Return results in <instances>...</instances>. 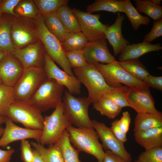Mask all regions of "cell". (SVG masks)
Here are the masks:
<instances>
[{"label":"cell","mask_w":162,"mask_h":162,"mask_svg":"<svg viewBox=\"0 0 162 162\" xmlns=\"http://www.w3.org/2000/svg\"><path fill=\"white\" fill-rule=\"evenodd\" d=\"M74 74L87 88V97L90 104H93L105 94L111 92L126 90L127 87H111L106 82L103 76L93 64L86 66L73 68Z\"/></svg>","instance_id":"obj_1"},{"label":"cell","mask_w":162,"mask_h":162,"mask_svg":"<svg viewBox=\"0 0 162 162\" xmlns=\"http://www.w3.org/2000/svg\"><path fill=\"white\" fill-rule=\"evenodd\" d=\"M38 38L42 43L45 52L69 74L74 76L66 58L61 42L47 28L40 14L35 19Z\"/></svg>","instance_id":"obj_2"},{"label":"cell","mask_w":162,"mask_h":162,"mask_svg":"<svg viewBox=\"0 0 162 162\" xmlns=\"http://www.w3.org/2000/svg\"><path fill=\"white\" fill-rule=\"evenodd\" d=\"M70 142L79 152L91 154L98 162H103L105 152L94 129L76 128L71 125L66 129Z\"/></svg>","instance_id":"obj_3"},{"label":"cell","mask_w":162,"mask_h":162,"mask_svg":"<svg viewBox=\"0 0 162 162\" xmlns=\"http://www.w3.org/2000/svg\"><path fill=\"white\" fill-rule=\"evenodd\" d=\"M62 104L64 113L72 125L78 128L94 129L88 115V109L91 104L87 97H76L65 90Z\"/></svg>","instance_id":"obj_4"},{"label":"cell","mask_w":162,"mask_h":162,"mask_svg":"<svg viewBox=\"0 0 162 162\" xmlns=\"http://www.w3.org/2000/svg\"><path fill=\"white\" fill-rule=\"evenodd\" d=\"M41 112L28 101L15 100L9 107L6 117L25 128L42 130L44 117Z\"/></svg>","instance_id":"obj_5"},{"label":"cell","mask_w":162,"mask_h":162,"mask_svg":"<svg viewBox=\"0 0 162 162\" xmlns=\"http://www.w3.org/2000/svg\"><path fill=\"white\" fill-rule=\"evenodd\" d=\"M64 86L46 78L27 101L41 112L55 108L62 102Z\"/></svg>","instance_id":"obj_6"},{"label":"cell","mask_w":162,"mask_h":162,"mask_svg":"<svg viewBox=\"0 0 162 162\" xmlns=\"http://www.w3.org/2000/svg\"><path fill=\"white\" fill-rule=\"evenodd\" d=\"M71 125L64 113L62 102L50 115L44 116L39 143L43 146L55 144L67 128Z\"/></svg>","instance_id":"obj_7"},{"label":"cell","mask_w":162,"mask_h":162,"mask_svg":"<svg viewBox=\"0 0 162 162\" xmlns=\"http://www.w3.org/2000/svg\"><path fill=\"white\" fill-rule=\"evenodd\" d=\"M46 77L44 68H24L21 76L13 87L15 100L28 101Z\"/></svg>","instance_id":"obj_8"},{"label":"cell","mask_w":162,"mask_h":162,"mask_svg":"<svg viewBox=\"0 0 162 162\" xmlns=\"http://www.w3.org/2000/svg\"><path fill=\"white\" fill-rule=\"evenodd\" d=\"M94 64L110 86L115 88L124 87L123 83L128 87H148L143 81L129 74L116 60L107 64L97 63Z\"/></svg>","instance_id":"obj_9"},{"label":"cell","mask_w":162,"mask_h":162,"mask_svg":"<svg viewBox=\"0 0 162 162\" xmlns=\"http://www.w3.org/2000/svg\"><path fill=\"white\" fill-rule=\"evenodd\" d=\"M11 37L15 50L22 48L39 40L35 19L14 16Z\"/></svg>","instance_id":"obj_10"},{"label":"cell","mask_w":162,"mask_h":162,"mask_svg":"<svg viewBox=\"0 0 162 162\" xmlns=\"http://www.w3.org/2000/svg\"><path fill=\"white\" fill-rule=\"evenodd\" d=\"M72 10L78 20L81 32L88 41L105 38V32L109 25L100 21V14H93L75 8Z\"/></svg>","instance_id":"obj_11"},{"label":"cell","mask_w":162,"mask_h":162,"mask_svg":"<svg viewBox=\"0 0 162 162\" xmlns=\"http://www.w3.org/2000/svg\"><path fill=\"white\" fill-rule=\"evenodd\" d=\"M126 100L129 107L137 113L156 112L154 101L148 87L128 88L125 92Z\"/></svg>","instance_id":"obj_12"},{"label":"cell","mask_w":162,"mask_h":162,"mask_svg":"<svg viewBox=\"0 0 162 162\" xmlns=\"http://www.w3.org/2000/svg\"><path fill=\"white\" fill-rule=\"evenodd\" d=\"M44 59V68L47 78L52 79L65 86L69 92L73 95L80 93L81 83L76 76L60 69L45 52Z\"/></svg>","instance_id":"obj_13"},{"label":"cell","mask_w":162,"mask_h":162,"mask_svg":"<svg viewBox=\"0 0 162 162\" xmlns=\"http://www.w3.org/2000/svg\"><path fill=\"white\" fill-rule=\"evenodd\" d=\"M94 129L102 142L103 148L111 151L128 162H131L130 154L125 149L123 143L113 135L104 123L92 120Z\"/></svg>","instance_id":"obj_14"},{"label":"cell","mask_w":162,"mask_h":162,"mask_svg":"<svg viewBox=\"0 0 162 162\" xmlns=\"http://www.w3.org/2000/svg\"><path fill=\"white\" fill-rule=\"evenodd\" d=\"M5 124V127L0 138V147H5L12 142L28 139H34L39 143L42 130L20 127L7 117Z\"/></svg>","instance_id":"obj_15"},{"label":"cell","mask_w":162,"mask_h":162,"mask_svg":"<svg viewBox=\"0 0 162 162\" xmlns=\"http://www.w3.org/2000/svg\"><path fill=\"white\" fill-rule=\"evenodd\" d=\"M45 52L43 45L39 40L22 48L15 50L11 54L26 68L32 67L44 68Z\"/></svg>","instance_id":"obj_16"},{"label":"cell","mask_w":162,"mask_h":162,"mask_svg":"<svg viewBox=\"0 0 162 162\" xmlns=\"http://www.w3.org/2000/svg\"><path fill=\"white\" fill-rule=\"evenodd\" d=\"M83 50L86 60L88 63L107 64L116 60L109 50L105 38L88 41Z\"/></svg>","instance_id":"obj_17"},{"label":"cell","mask_w":162,"mask_h":162,"mask_svg":"<svg viewBox=\"0 0 162 162\" xmlns=\"http://www.w3.org/2000/svg\"><path fill=\"white\" fill-rule=\"evenodd\" d=\"M24 68L20 61L11 53L0 62V79L2 84L13 87L21 76Z\"/></svg>","instance_id":"obj_18"},{"label":"cell","mask_w":162,"mask_h":162,"mask_svg":"<svg viewBox=\"0 0 162 162\" xmlns=\"http://www.w3.org/2000/svg\"><path fill=\"white\" fill-rule=\"evenodd\" d=\"M124 19L123 15L118 13L114 22L109 25L105 32V38L112 46L115 56L120 53L129 44V42L124 38L122 32V25Z\"/></svg>","instance_id":"obj_19"},{"label":"cell","mask_w":162,"mask_h":162,"mask_svg":"<svg viewBox=\"0 0 162 162\" xmlns=\"http://www.w3.org/2000/svg\"><path fill=\"white\" fill-rule=\"evenodd\" d=\"M162 49L160 43L152 44L142 42L136 44L128 45L120 53L119 62L138 59L142 55L148 52L158 51Z\"/></svg>","instance_id":"obj_20"},{"label":"cell","mask_w":162,"mask_h":162,"mask_svg":"<svg viewBox=\"0 0 162 162\" xmlns=\"http://www.w3.org/2000/svg\"><path fill=\"white\" fill-rule=\"evenodd\" d=\"M136 141L145 150L162 147V127L134 132Z\"/></svg>","instance_id":"obj_21"},{"label":"cell","mask_w":162,"mask_h":162,"mask_svg":"<svg viewBox=\"0 0 162 162\" xmlns=\"http://www.w3.org/2000/svg\"><path fill=\"white\" fill-rule=\"evenodd\" d=\"M14 16L3 13L0 20V50L8 54L12 53L15 50L11 37Z\"/></svg>","instance_id":"obj_22"},{"label":"cell","mask_w":162,"mask_h":162,"mask_svg":"<svg viewBox=\"0 0 162 162\" xmlns=\"http://www.w3.org/2000/svg\"><path fill=\"white\" fill-rule=\"evenodd\" d=\"M162 127V113L156 112L137 113L134 119V132Z\"/></svg>","instance_id":"obj_23"},{"label":"cell","mask_w":162,"mask_h":162,"mask_svg":"<svg viewBox=\"0 0 162 162\" xmlns=\"http://www.w3.org/2000/svg\"><path fill=\"white\" fill-rule=\"evenodd\" d=\"M30 144L39 152L44 162H64L61 149L56 143L48 148L37 142L32 141Z\"/></svg>","instance_id":"obj_24"},{"label":"cell","mask_w":162,"mask_h":162,"mask_svg":"<svg viewBox=\"0 0 162 162\" xmlns=\"http://www.w3.org/2000/svg\"><path fill=\"white\" fill-rule=\"evenodd\" d=\"M47 28L62 42L70 33L67 30L55 12L42 16Z\"/></svg>","instance_id":"obj_25"},{"label":"cell","mask_w":162,"mask_h":162,"mask_svg":"<svg viewBox=\"0 0 162 162\" xmlns=\"http://www.w3.org/2000/svg\"><path fill=\"white\" fill-rule=\"evenodd\" d=\"M69 33L81 32V29L78 20L73 14L72 9L68 5L64 6L59 8L55 12Z\"/></svg>","instance_id":"obj_26"},{"label":"cell","mask_w":162,"mask_h":162,"mask_svg":"<svg viewBox=\"0 0 162 162\" xmlns=\"http://www.w3.org/2000/svg\"><path fill=\"white\" fill-rule=\"evenodd\" d=\"M93 104V108L101 115L114 119L120 113L122 108L108 97L104 95Z\"/></svg>","instance_id":"obj_27"},{"label":"cell","mask_w":162,"mask_h":162,"mask_svg":"<svg viewBox=\"0 0 162 162\" xmlns=\"http://www.w3.org/2000/svg\"><path fill=\"white\" fill-rule=\"evenodd\" d=\"M56 143L61 149L64 162H82L79 158V152L70 142L67 130Z\"/></svg>","instance_id":"obj_28"},{"label":"cell","mask_w":162,"mask_h":162,"mask_svg":"<svg viewBox=\"0 0 162 162\" xmlns=\"http://www.w3.org/2000/svg\"><path fill=\"white\" fill-rule=\"evenodd\" d=\"M124 0H96L87 7V12L105 11L113 13L123 12Z\"/></svg>","instance_id":"obj_29"},{"label":"cell","mask_w":162,"mask_h":162,"mask_svg":"<svg viewBox=\"0 0 162 162\" xmlns=\"http://www.w3.org/2000/svg\"><path fill=\"white\" fill-rule=\"evenodd\" d=\"M124 13L129 19L133 28L137 31L141 25L147 26L150 23V18L141 15L131 3L130 0H124L123 5Z\"/></svg>","instance_id":"obj_30"},{"label":"cell","mask_w":162,"mask_h":162,"mask_svg":"<svg viewBox=\"0 0 162 162\" xmlns=\"http://www.w3.org/2000/svg\"><path fill=\"white\" fill-rule=\"evenodd\" d=\"M127 72L135 78L143 81L149 73L145 65L138 59L118 62Z\"/></svg>","instance_id":"obj_31"},{"label":"cell","mask_w":162,"mask_h":162,"mask_svg":"<svg viewBox=\"0 0 162 162\" xmlns=\"http://www.w3.org/2000/svg\"><path fill=\"white\" fill-rule=\"evenodd\" d=\"M88 42L86 36L81 32L70 33L62 42L65 51L82 50Z\"/></svg>","instance_id":"obj_32"},{"label":"cell","mask_w":162,"mask_h":162,"mask_svg":"<svg viewBox=\"0 0 162 162\" xmlns=\"http://www.w3.org/2000/svg\"><path fill=\"white\" fill-rule=\"evenodd\" d=\"M136 8L140 12L143 13L154 21L162 19V7L155 4L151 0H135Z\"/></svg>","instance_id":"obj_33"},{"label":"cell","mask_w":162,"mask_h":162,"mask_svg":"<svg viewBox=\"0 0 162 162\" xmlns=\"http://www.w3.org/2000/svg\"><path fill=\"white\" fill-rule=\"evenodd\" d=\"M17 16L35 19L40 14L33 0H20L14 9Z\"/></svg>","instance_id":"obj_34"},{"label":"cell","mask_w":162,"mask_h":162,"mask_svg":"<svg viewBox=\"0 0 162 162\" xmlns=\"http://www.w3.org/2000/svg\"><path fill=\"white\" fill-rule=\"evenodd\" d=\"M40 14L42 16L55 13L59 8L67 5L68 0H33Z\"/></svg>","instance_id":"obj_35"},{"label":"cell","mask_w":162,"mask_h":162,"mask_svg":"<svg viewBox=\"0 0 162 162\" xmlns=\"http://www.w3.org/2000/svg\"><path fill=\"white\" fill-rule=\"evenodd\" d=\"M13 87L0 85V115L6 117L9 106L15 100Z\"/></svg>","instance_id":"obj_36"},{"label":"cell","mask_w":162,"mask_h":162,"mask_svg":"<svg viewBox=\"0 0 162 162\" xmlns=\"http://www.w3.org/2000/svg\"><path fill=\"white\" fill-rule=\"evenodd\" d=\"M65 53L72 68L84 67L88 64L86 60L83 50L67 51Z\"/></svg>","instance_id":"obj_37"},{"label":"cell","mask_w":162,"mask_h":162,"mask_svg":"<svg viewBox=\"0 0 162 162\" xmlns=\"http://www.w3.org/2000/svg\"><path fill=\"white\" fill-rule=\"evenodd\" d=\"M140 162H162V147L145 150L139 155Z\"/></svg>","instance_id":"obj_38"},{"label":"cell","mask_w":162,"mask_h":162,"mask_svg":"<svg viewBox=\"0 0 162 162\" xmlns=\"http://www.w3.org/2000/svg\"><path fill=\"white\" fill-rule=\"evenodd\" d=\"M126 90L111 92L104 95L109 98L122 108L125 107H129L125 98V92Z\"/></svg>","instance_id":"obj_39"},{"label":"cell","mask_w":162,"mask_h":162,"mask_svg":"<svg viewBox=\"0 0 162 162\" xmlns=\"http://www.w3.org/2000/svg\"><path fill=\"white\" fill-rule=\"evenodd\" d=\"M162 35V19L153 21V27L150 32L146 35L143 42L150 43Z\"/></svg>","instance_id":"obj_40"},{"label":"cell","mask_w":162,"mask_h":162,"mask_svg":"<svg viewBox=\"0 0 162 162\" xmlns=\"http://www.w3.org/2000/svg\"><path fill=\"white\" fill-rule=\"evenodd\" d=\"M20 149L22 160L23 162H32V149L28 140H25L21 141Z\"/></svg>","instance_id":"obj_41"},{"label":"cell","mask_w":162,"mask_h":162,"mask_svg":"<svg viewBox=\"0 0 162 162\" xmlns=\"http://www.w3.org/2000/svg\"><path fill=\"white\" fill-rule=\"evenodd\" d=\"M20 0H4L0 1V10L2 14L17 16L14 9Z\"/></svg>","instance_id":"obj_42"},{"label":"cell","mask_w":162,"mask_h":162,"mask_svg":"<svg viewBox=\"0 0 162 162\" xmlns=\"http://www.w3.org/2000/svg\"><path fill=\"white\" fill-rule=\"evenodd\" d=\"M143 82L148 87H151L160 91L162 90V76H155L150 74Z\"/></svg>","instance_id":"obj_43"},{"label":"cell","mask_w":162,"mask_h":162,"mask_svg":"<svg viewBox=\"0 0 162 162\" xmlns=\"http://www.w3.org/2000/svg\"><path fill=\"white\" fill-rule=\"evenodd\" d=\"M110 128L113 135L119 140L123 143L127 141L126 134L121 131L119 126L118 119H116L112 122Z\"/></svg>","instance_id":"obj_44"},{"label":"cell","mask_w":162,"mask_h":162,"mask_svg":"<svg viewBox=\"0 0 162 162\" xmlns=\"http://www.w3.org/2000/svg\"><path fill=\"white\" fill-rule=\"evenodd\" d=\"M131 118L129 112H124L120 119L118 120V124L121 131L126 134L128 132L131 122Z\"/></svg>","instance_id":"obj_45"},{"label":"cell","mask_w":162,"mask_h":162,"mask_svg":"<svg viewBox=\"0 0 162 162\" xmlns=\"http://www.w3.org/2000/svg\"><path fill=\"white\" fill-rule=\"evenodd\" d=\"M103 162H128L111 151L106 150Z\"/></svg>","instance_id":"obj_46"},{"label":"cell","mask_w":162,"mask_h":162,"mask_svg":"<svg viewBox=\"0 0 162 162\" xmlns=\"http://www.w3.org/2000/svg\"><path fill=\"white\" fill-rule=\"evenodd\" d=\"M14 152L13 148L6 150L0 149V162H10Z\"/></svg>","instance_id":"obj_47"},{"label":"cell","mask_w":162,"mask_h":162,"mask_svg":"<svg viewBox=\"0 0 162 162\" xmlns=\"http://www.w3.org/2000/svg\"><path fill=\"white\" fill-rule=\"evenodd\" d=\"M33 154L32 162H44L39 152L35 149H32Z\"/></svg>","instance_id":"obj_48"},{"label":"cell","mask_w":162,"mask_h":162,"mask_svg":"<svg viewBox=\"0 0 162 162\" xmlns=\"http://www.w3.org/2000/svg\"><path fill=\"white\" fill-rule=\"evenodd\" d=\"M8 54V53L0 50V62L4 57Z\"/></svg>","instance_id":"obj_49"},{"label":"cell","mask_w":162,"mask_h":162,"mask_svg":"<svg viewBox=\"0 0 162 162\" xmlns=\"http://www.w3.org/2000/svg\"><path fill=\"white\" fill-rule=\"evenodd\" d=\"M6 117L0 115V126L2 124L5 123Z\"/></svg>","instance_id":"obj_50"},{"label":"cell","mask_w":162,"mask_h":162,"mask_svg":"<svg viewBox=\"0 0 162 162\" xmlns=\"http://www.w3.org/2000/svg\"><path fill=\"white\" fill-rule=\"evenodd\" d=\"M151 2L154 4L158 5H160V4L161 0H150Z\"/></svg>","instance_id":"obj_51"},{"label":"cell","mask_w":162,"mask_h":162,"mask_svg":"<svg viewBox=\"0 0 162 162\" xmlns=\"http://www.w3.org/2000/svg\"><path fill=\"white\" fill-rule=\"evenodd\" d=\"M4 128L0 126V138L2 136L4 130Z\"/></svg>","instance_id":"obj_52"},{"label":"cell","mask_w":162,"mask_h":162,"mask_svg":"<svg viewBox=\"0 0 162 162\" xmlns=\"http://www.w3.org/2000/svg\"><path fill=\"white\" fill-rule=\"evenodd\" d=\"M2 13L1 12L0 10V19H1V16H2Z\"/></svg>","instance_id":"obj_53"},{"label":"cell","mask_w":162,"mask_h":162,"mask_svg":"<svg viewBox=\"0 0 162 162\" xmlns=\"http://www.w3.org/2000/svg\"><path fill=\"white\" fill-rule=\"evenodd\" d=\"M134 162H140L138 160H136Z\"/></svg>","instance_id":"obj_54"},{"label":"cell","mask_w":162,"mask_h":162,"mask_svg":"<svg viewBox=\"0 0 162 162\" xmlns=\"http://www.w3.org/2000/svg\"><path fill=\"white\" fill-rule=\"evenodd\" d=\"M2 83V82L0 79V85Z\"/></svg>","instance_id":"obj_55"}]
</instances>
